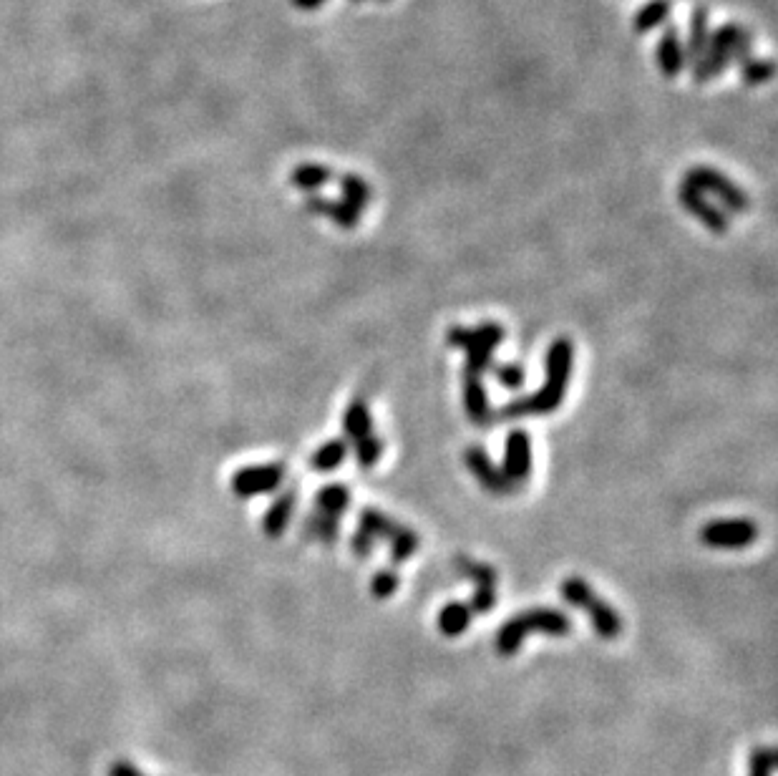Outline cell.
<instances>
[{"instance_id": "cell-38", "label": "cell", "mask_w": 778, "mask_h": 776, "mask_svg": "<svg viewBox=\"0 0 778 776\" xmlns=\"http://www.w3.org/2000/svg\"><path fill=\"white\" fill-rule=\"evenodd\" d=\"M109 776H144V774H141L134 764H129V761H116V764H111Z\"/></svg>"}, {"instance_id": "cell-4", "label": "cell", "mask_w": 778, "mask_h": 776, "mask_svg": "<svg viewBox=\"0 0 778 776\" xmlns=\"http://www.w3.org/2000/svg\"><path fill=\"white\" fill-rule=\"evenodd\" d=\"M683 184L698 189V192L716 194L718 200L723 202V207H728L731 212H748V207H751L748 194L743 192L733 179H728L726 174H721L718 169L705 167V164H700V167H690L688 172H685Z\"/></svg>"}, {"instance_id": "cell-16", "label": "cell", "mask_w": 778, "mask_h": 776, "mask_svg": "<svg viewBox=\"0 0 778 776\" xmlns=\"http://www.w3.org/2000/svg\"><path fill=\"white\" fill-rule=\"evenodd\" d=\"M295 502H298V492H293V489H288V492L280 494V497L272 502V507L267 509L265 514V522H262L267 537H280L282 532L288 530L290 520H293Z\"/></svg>"}, {"instance_id": "cell-37", "label": "cell", "mask_w": 778, "mask_h": 776, "mask_svg": "<svg viewBox=\"0 0 778 776\" xmlns=\"http://www.w3.org/2000/svg\"><path fill=\"white\" fill-rule=\"evenodd\" d=\"M751 46H753V33L748 28H741L736 38V46H733V63L741 66L748 56H751Z\"/></svg>"}, {"instance_id": "cell-13", "label": "cell", "mask_w": 778, "mask_h": 776, "mask_svg": "<svg viewBox=\"0 0 778 776\" xmlns=\"http://www.w3.org/2000/svg\"><path fill=\"white\" fill-rule=\"evenodd\" d=\"M582 610H585L587 618H590V623H592V628H595V633L600 635L602 640L620 638L622 618L617 615V610L612 608V605H607L602 598H595V593H592L590 598L582 603Z\"/></svg>"}, {"instance_id": "cell-36", "label": "cell", "mask_w": 778, "mask_h": 776, "mask_svg": "<svg viewBox=\"0 0 778 776\" xmlns=\"http://www.w3.org/2000/svg\"><path fill=\"white\" fill-rule=\"evenodd\" d=\"M373 547H376V537L368 535V532L361 530V527H358V530L353 532V537H350V552H353L358 560H366V557H371Z\"/></svg>"}, {"instance_id": "cell-6", "label": "cell", "mask_w": 778, "mask_h": 776, "mask_svg": "<svg viewBox=\"0 0 778 776\" xmlns=\"http://www.w3.org/2000/svg\"><path fill=\"white\" fill-rule=\"evenodd\" d=\"M504 477L509 479L512 487H519L532 474V441L529 434L522 429H514L507 436V446H504Z\"/></svg>"}, {"instance_id": "cell-11", "label": "cell", "mask_w": 778, "mask_h": 776, "mask_svg": "<svg viewBox=\"0 0 778 776\" xmlns=\"http://www.w3.org/2000/svg\"><path fill=\"white\" fill-rule=\"evenodd\" d=\"M504 326L499 323H481L476 328H461V326H451L449 333H446V343L451 348H471V346H491L497 348L499 343L504 341Z\"/></svg>"}, {"instance_id": "cell-34", "label": "cell", "mask_w": 778, "mask_h": 776, "mask_svg": "<svg viewBox=\"0 0 778 776\" xmlns=\"http://www.w3.org/2000/svg\"><path fill=\"white\" fill-rule=\"evenodd\" d=\"M776 769V751L771 746H761L753 749L751 766H748V776H771Z\"/></svg>"}, {"instance_id": "cell-3", "label": "cell", "mask_w": 778, "mask_h": 776, "mask_svg": "<svg viewBox=\"0 0 778 776\" xmlns=\"http://www.w3.org/2000/svg\"><path fill=\"white\" fill-rule=\"evenodd\" d=\"M743 26L738 23H723L718 26V31H713L708 36V46H705L703 56L695 63L693 69V81L695 84H708L711 79L721 76L723 71L733 63V46H736V38L741 33Z\"/></svg>"}, {"instance_id": "cell-7", "label": "cell", "mask_w": 778, "mask_h": 776, "mask_svg": "<svg viewBox=\"0 0 778 776\" xmlns=\"http://www.w3.org/2000/svg\"><path fill=\"white\" fill-rule=\"evenodd\" d=\"M464 464L471 474L476 477V482H481V487L491 494H512L514 487L509 484V479L504 477L502 469H497V464L491 462L489 454H486L481 446H466L464 451Z\"/></svg>"}, {"instance_id": "cell-28", "label": "cell", "mask_w": 778, "mask_h": 776, "mask_svg": "<svg viewBox=\"0 0 778 776\" xmlns=\"http://www.w3.org/2000/svg\"><path fill=\"white\" fill-rule=\"evenodd\" d=\"M356 444V459L363 469H371L381 462L383 457V439L376 434H368L363 439L353 441Z\"/></svg>"}, {"instance_id": "cell-35", "label": "cell", "mask_w": 778, "mask_h": 776, "mask_svg": "<svg viewBox=\"0 0 778 776\" xmlns=\"http://www.w3.org/2000/svg\"><path fill=\"white\" fill-rule=\"evenodd\" d=\"M471 615H486L494 610L497 605V588H489V585H476L474 595H471L469 603Z\"/></svg>"}, {"instance_id": "cell-8", "label": "cell", "mask_w": 778, "mask_h": 776, "mask_svg": "<svg viewBox=\"0 0 778 776\" xmlns=\"http://www.w3.org/2000/svg\"><path fill=\"white\" fill-rule=\"evenodd\" d=\"M678 200H680V205H683L685 210H688L690 215L695 217V220L703 222V225L708 227L713 235H726L728 215L721 210V207L713 205V202L705 197V192H698V189L683 184L678 192Z\"/></svg>"}, {"instance_id": "cell-17", "label": "cell", "mask_w": 778, "mask_h": 776, "mask_svg": "<svg viewBox=\"0 0 778 776\" xmlns=\"http://www.w3.org/2000/svg\"><path fill=\"white\" fill-rule=\"evenodd\" d=\"M345 457H348V441L330 439L313 451V457H310V469L320 474L335 472V469L345 462Z\"/></svg>"}, {"instance_id": "cell-32", "label": "cell", "mask_w": 778, "mask_h": 776, "mask_svg": "<svg viewBox=\"0 0 778 776\" xmlns=\"http://www.w3.org/2000/svg\"><path fill=\"white\" fill-rule=\"evenodd\" d=\"M489 371L494 373V378H497L504 388H509V391H519V388L524 386V378H527V373H524V368L519 366V363H491Z\"/></svg>"}, {"instance_id": "cell-21", "label": "cell", "mask_w": 778, "mask_h": 776, "mask_svg": "<svg viewBox=\"0 0 778 776\" xmlns=\"http://www.w3.org/2000/svg\"><path fill=\"white\" fill-rule=\"evenodd\" d=\"M670 18V0H648L635 18H632V28L635 33H650L658 26H665Z\"/></svg>"}, {"instance_id": "cell-30", "label": "cell", "mask_w": 778, "mask_h": 776, "mask_svg": "<svg viewBox=\"0 0 778 776\" xmlns=\"http://www.w3.org/2000/svg\"><path fill=\"white\" fill-rule=\"evenodd\" d=\"M388 545H391V562L401 565V562H406L408 557L416 555L418 535L413 530H408V527H401V530H398V535L393 537Z\"/></svg>"}, {"instance_id": "cell-24", "label": "cell", "mask_w": 778, "mask_h": 776, "mask_svg": "<svg viewBox=\"0 0 778 776\" xmlns=\"http://www.w3.org/2000/svg\"><path fill=\"white\" fill-rule=\"evenodd\" d=\"M338 184H340V192H343V202H348L350 207H356L358 212L366 210L368 202H371L373 197L366 179L358 177V174H340Z\"/></svg>"}, {"instance_id": "cell-23", "label": "cell", "mask_w": 778, "mask_h": 776, "mask_svg": "<svg viewBox=\"0 0 778 776\" xmlns=\"http://www.w3.org/2000/svg\"><path fill=\"white\" fill-rule=\"evenodd\" d=\"M305 535H308L310 540L323 542V545H333V542H338L340 535V520L315 509L308 520H305Z\"/></svg>"}, {"instance_id": "cell-1", "label": "cell", "mask_w": 778, "mask_h": 776, "mask_svg": "<svg viewBox=\"0 0 778 776\" xmlns=\"http://www.w3.org/2000/svg\"><path fill=\"white\" fill-rule=\"evenodd\" d=\"M572 363H575V346L570 338H557L552 341L547 351V381L539 388L537 394L524 396V399L509 401L502 406L497 419H522V416H544L552 414L562 406L564 394H567V383L572 376Z\"/></svg>"}, {"instance_id": "cell-18", "label": "cell", "mask_w": 778, "mask_h": 776, "mask_svg": "<svg viewBox=\"0 0 778 776\" xmlns=\"http://www.w3.org/2000/svg\"><path fill=\"white\" fill-rule=\"evenodd\" d=\"M333 177H335L333 169L315 162H303L290 172V182H293V187L303 189V192H310V194H315L320 187H325Z\"/></svg>"}, {"instance_id": "cell-25", "label": "cell", "mask_w": 778, "mask_h": 776, "mask_svg": "<svg viewBox=\"0 0 778 776\" xmlns=\"http://www.w3.org/2000/svg\"><path fill=\"white\" fill-rule=\"evenodd\" d=\"M403 525H396L393 520H388L386 514L378 512L376 507H366L361 512V530H366L368 535H373L376 540H386L391 542L393 537L398 535Z\"/></svg>"}, {"instance_id": "cell-22", "label": "cell", "mask_w": 778, "mask_h": 776, "mask_svg": "<svg viewBox=\"0 0 778 776\" xmlns=\"http://www.w3.org/2000/svg\"><path fill=\"white\" fill-rule=\"evenodd\" d=\"M350 504V492L345 484H325L323 489L315 497V509L323 514H330V517H338L348 509Z\"/></svg>"}, {"instance_id": "cell-39", "label": "cell", "mask_w": 778, "mask_h": 776, "mask_svg": "<svg viewBox=\"0 0 778 776\" xmlns=\"http://www.w3.org/2000/svg\"><path fill=\"white\" fill-rule=\"evenodd\" d=\"M298 11H318L325 6V0H290Z\"/></svg>"}, {"instance_id": "cell-14", "label": "cell", "mask_w": 778, "mask_h": 776, "mask_svg": "<svg viewBox=\"0 0 778 776\" xmlns=\"http://www.w3.org/2000/svg\"><path fill=\"white\" fill-rule=\"evenodd\" d=\"M464 409L471 424L486 426L494 421V411L489 406V396L479 376H464Z\"/></svg>"}, {"instance_id": "cell-19", "label": "cell", "mask_w": 778, "mask_h": 776, "mask_svg": "<svg viewBox=\"0 0 778 776\" xmlns=\"http://www.w3.org/2000/svg\"><path fill=\"white\" fill-rule=\"evenodd\" d=\"M343 431L350 441H358V439H363V436L373 434V419H371V411H368L366 401H361V399L350 401L348 409H345V414H343Z\"/></svg>"}, {"instance_id": "cell-5", "label": "cell", "mask_w": 778, "mask_h": 776, "mask_svg": "<svg viewBox=\"0 0 778 776\" xmlns=\"http://www.w3.org/2000/svg\"><path fill=\"white\" fill-rule=\"evenodd\" d=\"M758 537L756 522L743 520H713L700 530V540L708 547H723V550H741V547L753 545Z\"/></svg>"}, {"instance_id": "cell-33", "label": "cell", "mask_w": 778, "mask_h": 776, "mask_svg": "<svg viewBox=\"0 0 778 776\" xmlns=\"http://www.w3.org/2000/svg\"><path fill=\"white\" fill-rule=\"evenodd\" d=\"M559 593H562L564 603L575 605V608H582V603H585V600L592 595V588L587 585V580H582V577L575 575V577H567V580L562 582Z\"/></svg>"}, {"instance_id": "cell-15", "label": "cell", "mask_w": 778, "mask_h": 776, "mask_svg": "<svg viewBox=\"0 0 778 776\" xmlns=\"http://www.w3.org/2000/svg\"><path fill=\"white\" fill-rule=\"evenodd\" d=\"M711 23H708V11L703 6L695 8L690 13V28H688V41L683 43L685 48V63H688L690 69H693L695 63L700 61L703 56L705 46H708V36H711Z\"/></svg>"}, {"instance_id": "cell-9", "label": "cell", "mask_w": 778, "mask_h": 776, "mask_svg": "<svg viewBox=\"0 0 778 776\" xmlns=\"http://www.w3.org/2000/svg\"><path fill=\"white\" fill-rule=\"evenodd\" d=\"M282 477H285V467H282V464L247 467L232 479V489H235L240 497H255V494H267L280 487Z\"/></svg>"}, {"instance_id": "cell-26", "label": "cell", "mask_w": 778, "mask_h": 776, "mask_svg": "<svg viewBox=\"0 0 778 776\" xmlns=\"http://www.w3.org/2000/svg\"><path fill=\"white\" fill-rule=\"evenodd\" d=\"M456 567L461 570V575L474 580L476 585H489V588H497V570L491 565H484V562H474L469 557H456Z\"/></svg>"}, {"instance_id": "cell-20", "label": "cell", "mask_w": 778, "mask_h": 776, "mask_svg": "<svg viewBox=\"0 0 778 776\" xmlns=\"http://www.w3.org/2000/svg\"><path fill=\"white\" fill-rule=\"evenodd\" d=\"M471 610L466 603H446L439 613V630L446 638H459L466 633L471 623Z\"/></svg>"}, {"instance_id": "cell-29", "label": "cell", "mask_w": 778, "mask_h": 776, "mask_svg": "<svg viewBox=\"0 0 778 776\" xmlns=\"http://www.w3.org/2000/svg\"><path fill=\"white\" fill-rule=\"evenodd\" d=\"M494 363V348L491 346H471L466 348L464 376H484Z\"/></svg>"}, {"instance_id": "cell-27", "label": "cell", "mask_w": 778, "mask_h": 776, "mask_svg": "<svg viewBox=\"0 0 778 776\" xmlns=\"http://www.w3.org/2000/svg\"><path fill=\"white\" fill-rule=\"evenodd\" d=\"M738 69H741V79L748 86H761L773 79V61H768V58L748 56Z\"/></svg>"}, {"instance_id": "cell-12", "label": "cell", "mask_w": 778, "mask_h": 776, "mask_svg": "<svg viewBox=\"0 0 778 776\" xmlns=\"http://www.w3.org/2000/svg\"><path fill=\"white\" fill-rule=\"evenodd\" d=\"M305 210L313 212V215L328 217V220H333L335 225H340L343 230H356L363 215L356 207H350L348 202L328 200V197H320V194H310L308 200H305Z\"/></svg>"}, {"instance_id": "cell-40", "label": "cell", "mask_w": 778, "mask_h": 776, "mask_svg": "<svg viewBox=\"0 0 778 776\" xmlns=\"http://www.w3.org/2000/svg\"><path fill=\"white\" fill-rule=\"evenodd\" d=\"M356 3H361V0H356Z\"/></svg>"}, {"instance_id": "cell-31", "label": "cell", "mask_w": 778, "mask_h": 776, "mask_svg": "<svg viewBox=\"0 0 778 776\" xmlns=\"http://www.w3.org/2000/svg\"><path fill=\"white\" fill-rule=\"evenodd\" d=\"M398 585H401V577H398V572L393 570V567H383V570H378L376 575H373L371 595L376 600H388L393 593H396Z\"/></svg>"}, {"instance_id": "cell-2", "label": "cell", "mask_w": 778, "mask_h": 776, "mask_svg": "<svg viewBox=\"0 0 778 776\" xmlns=\"http://www.w3.org/2000/svg\"><path fill=\"white\" fill-rule=\"evenodd\" d=\"M572 630V620L562 613V610L554 608H532L522 615H514L509 618L507 623L499 628L497 640V653L504 658L517 656L519 648H522L524 638L529 633H544L552 635V638H564V635H570Z\"/></svg>"}, {"instance_id": "cell-10", "label": "cell", "mask_w": 778, "mask_h": 776, "mask_svg": "<svg viewBox=\"0 0 778 776\" xmlns=\"http://www.w3.org/2000/svg\"><path fill=\"white\" fill-rule=\"evenodd\" d=\"M655 61H658L665 79H675V76L683 74V69L688 66V63H685L683 38H680L675 26H665L663 36H660L658 41V48H655Z\"/></svg>"}]
</instances>
